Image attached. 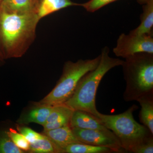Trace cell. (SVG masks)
Returning <instances> with one entry per match:
<instances>
[{"label":"cell","instance_id":"obj_16","mask_svg":"<svg viewBox=\"0 0 153 153\" xmlns=\"http://www.w3.org/2000/svg\"><path fill=\"white\" fill-rule=\"evenodd\" d=\"M114 152L108 147L83 143H74L63 149V153H110Z\"/></svg>","mask_w":153,"mask_h":153},{"label":"cell","instance_id":"obj_1","mask_svg":"<svg viewBox=\"0 0 153 153\" xmlns=\"http://www.w3.org/2000/svg\"><path fill=\"white\" fill-rule=\"evenodd\" d=\"M39 21L33 13H16L0 8V52L4 60L25 55L36 39Z\"/></svg>","mask_w":153,"mask_h":153},{"label":"cell","instance_id":"obj_14","mask_svg":"<svg viewBox=\"0 0 153 153\" xmlns=\"http://www.w3.org/2000/svg\"><path fill=\"white\" fill-rule=\"evenodd\" d=\"M137 101L141 106L140 121L153 134V93L141 97Z\"/></svg>","mask_w":153,"mask_h":153},{"label":"cell","instance_id":"obj_25","mask_svg":"<svg viewBox=\"0 0 153 153\" xmlns=\"http://www.w3.org/2000/svg\"><path fill=\"white\" fill-rule=\"evenodd\" d=\"M2 1V0H0V4L1 2Z\"/></svg>","mask_w":153,"mask_h":153},{"label":"cell","instance_id":"obj_10","mask_svg":"<svg viewBox=\"0 0 153 153\" xmlns=\"http://www.w3.org/2000/svg\"><path fill=\"white\" fill-rule=\"evenodd\" d=\"M69 125L71 128L84 129L106 130L108 129L93 115L83 111L74 110Z\"/></svg>","mask_w":153,"mask_h":153},{"label":"cell","instance_id":"obj_5","mask_svg":"<svg viewBox=\"0 0 153 153\" xmlns=\"http://www.w3.org/2000/svg\"><path fill=\"white\" fill-rule=\"evenodd\" d=\"M100 55L92 59H79L76 62L68 61L63 66V72L57 84L52 91L35 105L54 106L63 104L74 93L79 80L88 71L98 66Z\"/></svg>","mask_w":153,"mask_h":153},{"label":"cell","instance_id":"obj_13","mask_svg":"<svg viewBox=\"0 0 153 153\" xmlns=\"http://www.w3.org/2000/svg\"><path fill=\"white\" fill-rule=\"evenodd\" d=\"M139 26L130 33L137 35L152 36L153 27V0H148L143 6Z\"/></svg>","mask_w":153,"mask_h":153},{"label":"cell","instance_id":"obj_24","mask_svg":"<svg viewBox=\"0 0 153 153\" xmlns=\"http://www.w3.org/2000/svg\"><path fill=\"white\" fill-rule=\"evenodd\" d=\"M4 60L3 59L2 56L1 54V52H0V62H2Z\"/></svg>","mask_w":153,"mask_h":153},{"label":"cell","instance_id":"obj_6","mask_svg":"<svg viewBox=\"0 0 153 153\" xmlns=\"http://www.w3.org/2000/svg\"><path fill=\"white\" fill-rule=\"evenodd\" d=\"M152 36L122 33L118 38L116 46L113 51L117 57L125 59L142 52L153 54Z\"/></svg>","mask_w":153,"mask_h":153},{"label":"cell","instance_id":"obj_23","mask_svg":"<svg viewBox=\"0 0 153 153\" xmlns=\"http://www.w3.org/2000/svg\"><path fill=\"white\" fill-rule=\"evenodd\" d=\"M148 0H137L138 2L141 4H144L147 2Z\"/></svg>","mask_w":153,"mask_h":153},{"label":"cell","instance_id":"obj_20","mask_svg":"<svg viewBox=\"0 0 153 153\" xmlns=\"http://www.w3.org/2000/svg\"><path fill=\"white\" fill-rule=\"evenodd\" d=\"M117 1V0H89L86 2L79 4L78 6L84 8L87 12L94 13L102 7Z\"/></svg>","mask_w":153,"mask_h":153},{"label":"cell","instance_id":"obj_4","mask_svg":"<svg viewBox=\"0 0 153 153\" xmlns=\"http://www.w3.org/2000/svg\"><path fill=\"white\" fill-rule=\"evenodd\" d=\"M137 107L133 105L119 114L108 115L99 112L97 115L101 123L116 136L123 149L130 152L134 148L153 135L146 127L138 123L134 119L133 112Z\"/></svg>","mask_w":153,"mask_h":153},{"label":"cell","instance_id":"obj_15","mask_svg":"<svg viewBox=\"0 0 153 153\" xmlns=\"http://www.w3.org/2000/svg\"><path fill=\"white\" fill-rule=\"evenodd\" d=\"M33 0H2L0 8L10 13H32Z\"/></svg>","mask_w":153,"mask_h":153},{"label":"cell","instance_id":"obj_17","mask_svg":"<svg viewBox=\"0 0 153 153\" xmlns=\"http://www.w3.org/2000/svg\"><path fill=\"white\" fill-rule=\"evenodd\" d=\"M29 153H63L62 150L47 137L30 144Z\"/></svg>","mask_w":153,"mask_h":153},{"label":"cell","instance_id":"obj_18","mask_svg":"<svg viewBox=\"0 0 153 153\" xmlns=\"http://www.w3.org/2000/svg\"><path fill=\"white\" fill-rule=\"evenodd\" d=\"M24 153L12 141L7 131L0 133V153Z\"/></svg>","mask_w":153,"mask_h":153},{"label":"cell","instance_id":"obj_2","mask_svg":"<svg viewBox=\"0 0 153 153\" xmlns=\"http://www.w3.org/2000/svg\"><path fill=\"white\" fill-rule=\"evenodd\" d=\"M109 49L105 47L102 49L98 66L83 75L76 85L74 93L64 104L73 110L83 111L97 118L99 111L96 106V96L100 83L105 75L111 69L121 66L124 60L109 55Z\"/></svg>","mask_w":153,"mask_h":153},{"label":"cell","instance_id":"obj_12","mask_svg":"<svg viewBox=\"0 0 153 153\" xmlns=\"http://www.w3.org/2000/svg\"><path fill=\"white\" fill-rule=\"evenodd\" d=\"M35 105L36 107L34 108L19 118L17 121L18 123L20 124H28L34 123L43 126L46 123L53 106Z\"/></svg>","mask_w":153,"mask_h":153},{"label":"cell","instance_id":"obj_3","mask_svg":"<svg viewBox=\"0 0 153 153\" xmlns=\"http://www.w3.org/2000/svg\"><path fill=\"white\" fill-rule=\"evenodd\" d=\"M123 67L126 82L123 99L126 102L153 93V54L142 52L125 58Z\"/></svg>","mask_w":153,"mask_h":153},{"label":"cell","instance_id":"obj_7","mask_svg":"<svg viewBox=\"0 0 153 153\" xmlns=\"http://www.w3.org/2000/svg\"><path fill=\"white\" fill-rule=\"evenodd\" d=\"M71 128L74 136L80 143L108 147L114 152H119L123 149L119 140L109 129L99 130Z\"/></svg>","mask_w":153,"mask_h":153},{"label":"cell","instance_id":"obj_9","mask_svg":"<svg viewBox=\"0 0 153 153\" xmlns=\"http://www.w3.org/2000/svg\"><path fill=\"white\" fill-rule=\"evenodd\" d=\"M73 111L71 108L64 103L54 105L46 123L43 126L44 131L50 130L68 125Z\"/></svg>","mask_w":153,"mask_h":153},{"label":"cell","instance_id":"obj_21","mask_svg":"<svg viewBox=\"0 0 153 153\" xmlns=\"http://www.w3.org/2000/svg\"><path fill=\"white\" fill-rule=\"evenodd\" d=\"M17 130L20 133L23 135L30 143L35 142L38 140L42 139L46 137L42 134H39L33 129L26 127L17 126Z\"/></svg>","mask_w":153,"mask_h":153},{"label":"cell","instance_id":"obj_22","mask_svg":"<svg viewBox=\"0 0 153 153\" xmlns=\"http://www.w3.org/2000/svg\"><path fill=\"white\" fill-rule=\"evenodd\" d=\"M131 152L134 153H153V136L146 140L141 143L132 150Z\"/></svg>","mask_w":153,"mask_h":153},{"label":"cell","instance_id":"obj_8","mask_svg":"<svg viewBox=\"0 0 153 153\" xmlns=\"http://www.w3.org/2000/svg\"><path fill=\"white\" fill-rule=\"evenodd\" d=\"M78 4L71 0H33L32 13L40 20L62 9Z\"/></svg>","mask_w":153,"mask_h":153},{"label":"cell","instance_id":"obj_19","mask_svg":"<svg viewBox=\"0 0 153 153\" xmlns=\"http://www.w3.org/2000/svg\"><path fill=\"white\" fill-rule=\"evenodd\" d=\"M7 132L12 141L17 147L24 152H29L30 143L23 135L12 128L10 129Z\"/></svg>","mask_w":153,"mask_h":153},{"label":"cell","instance_id":"obj_11","mask_svg":"<svg viewBox=\"0 0 153 153\" xmlns=\"http://www.w3.org/2000/svg\"><path fill=\"white\" fill-rule=\"evenodd\" d=\"M42 134L46 136L62 150L68 145L74 143H81L74 136L70 125L58 128L44 131Z\"/></svg>","mask_w":153,"mask_h":153}]
</instances>
